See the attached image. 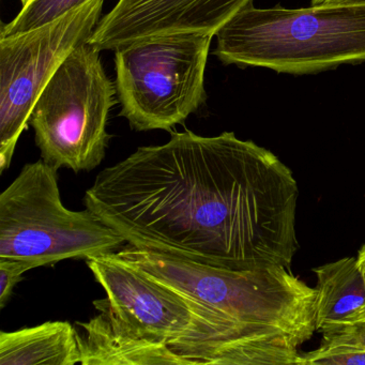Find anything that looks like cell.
<instances>
[{
  "instance_id": "1",
  "label": "cell",
  "mask_w": 365,
  "mask_h": 365,
  "mask_svg": "<svg viewBox=\"0 0 365 365\" xmlns=\"http://www.w3.org/2000/svg\"><path fill=\"white\" fill-rule=\"evenodd\" d=\"M298 198L272 151L185 131L100 172L84 204L130 247L243 271L290 268Z\"/></svg>"
},
{
  "instance_id": "2",
  "label": "cell",
  "mask_w": 365,
  "mask_h": 365,
  "mask_svg": "<svg viewBox=\"0 0 365 365\" xmlns=\"http://www.w3.org/2000/svg\"><path fill=\"white\" fill-rule=\"evenodd\" d=\"M123 262L221 318L238 341V365H298L316 330V289L285 267L230 270L138 247Z\"/></svg>"
},
{
  "instance_id": "3",
  "label": "cell",
  "mask_w": 365,
  "mask_h": 365,
  "mask_svg": "<svg viewBox=\"0 0 365 365\" xmlns=\"http://www.w3.org/2000/svg\"><path fill=\"white\" fill-rule=\"evenodd\" d=\"M224 65L304 76L365 63V4L288 9L253 3L215 34Z\"/></svg>"
},
{
  "instance_id": "4",
  "label": "cell",
  "mask_w": 365,
  "mask_h": 365,
  "mask_svg": "<svg viewBox=\"0 0 365 365\" xmlns=\"http://www.w3.org/2000/svg\"><path fill=\"white\" fill-rule=\"evenodd\" d=\"M125 243L88 209L63 206L57 170L42 159L26 164L0 194V258L35 269L114 253Z\"/></svg>"
},
{
  "instance_id": "5",
  "label": "cell",
  "mask_w": 365,
  "mask_h": 365,
  "mask_svg": "<svg viewBox=\"0 0 365 365\" xmlns=\"http://www.w3.org/2000/svg\"><path fill=\"white\" fill-rule=\"evenodd\" d=\"M213 35L168 34L115 51L120 115L136 131L183 123L206 101L205 71Z\"/></svg>"
},
{
  "instance_id": "6",
  "label": "cell",
  "mask_w": 365,
  "mask_h": 365,
  "mask_svg": "<svg viewBox=\"0 0 365 365\" xmlns=\"http://www.w3.org/2000/svg\"><path fill=\"white\" fill-rule=\"evenodd\" d=\"M81 44L55 72L38 98L29 123L46 164L74 173L91 172L106 158L108 113L116 89L99 53Z\"/></svg>"
},
{
  "instance_id": "7",
  "label": "cell",
  "mask_w": 365,
  "mask_h": 365,
  "mask_svg": "<svg viewBox=\"0 0 365 365\" xmlns=\"http://www.w3.org/2000/svg\"><path fill=\"white\" fill-rule=\"evenodd\" d=\"M104 0H89L54 22L0 37V173L9 168L38 98L100 22Z\"/></svg>"
},
{
  "instance_id": "8",
  "label": "cell",
  "mask_w": 365,
  "mask_h": 365,
  "mask_svg": "<svg viewBox=\"0 0 365 365\" xmlns=\"http://www.w3.org/2000/svg\"><path fill=\"white\" fill-rule=\"evenodd\" d=\"M253 0H118L87 43L99 51L168 34L217 31Z\"/></svg>"
},
{
  "instance_id": "9",
  "label": "cell",
  "mask_w": 365,
  "mask_h": 365,
  "mask_svg": "<svg viewBox=\"0 0 365 365\" xmlns=\"http://www.w3.org/2000/svg\"><path fill=\"white\" fill-rule=\"evenodd\" d=\"M99 311L87 322H76L83 365H197L177 354L170 345L143 336L123 324L104 303L93 301Z\"/></svg>"
},
{
  "instance_id": "10",
  "label": "cell",
  "mask_w": 365,
  "mask_h": 365,
  "mask_svg": "<svg viewBox=\"0 0 365 365\" xmlns=\"http://www.w3.org/2000/svg\"><path fill=\"white\" fill-rule=\"evenodd\" d=\"M316 330L324 334L365 320V279L356 257H344L313 269Z\"/></svg>"
},
{
  "instance_id": "11",
  "label": "cell",
  "mask_w": 365,
  "mask_h": 365,
  "mask_svg": "<svg viewBox=\"0 0 365 365\" xmlns=\"http://www.w3.org/2000/svg\"><path fill=\"white\" fill-rule=\"evenodd\" d=\"M78 331L68 322L0 332V365L80 364Z\"/></svg>"
},
{
  "instance_id": "12",
  "label": "cell",
  "mask_w": 365,
  "mask_h": 365,
  "mask_svg": "<svg viewBox=\"0 0 365 365\" xmlns=\"http://www.w3.org/2000/svg\"><path fill=\"white\" fill-rule=\"evenodd\" d=\"M89 0H31L9 24H3L0 37L20 35L54 22Z\"/></svg>"
},
{
  "instance_id": "13",
  "label": "cell",
  "mask_w": 365,
  "mask_h": 365,
  "mask_svg": "<svg viewBox=\"0 0 365 365\" xmlns=\"http://www.w3.org/2000/svg\"><path fill=\"white\" fill-rule=\"evenodd\" d=\"M298 365H365V349L322 341L317 349L301 354Z\"/></svg>"
},
{
  "instance_id": "14",
  "label": "cell",
  "mask_w": 365,
  "mask_h": 365,
  "mask_svg": "<svg viewBox=\"0 0 365 365\" xmlns=\"http://www.w3.org/2000/svg\"><path fill=\"white\" fill-rule=\"evenodd\" d=\"M33 267L22 260L0 258V307L9 302L14 288L22 281V275Z\"/></svg>"
},
{
  "instance_id": "15",
  "label": "cell",
  "mask_w": 365,
  "mask_h": 365,
  "mask_svg": "<svg viewBox=\"0 0 365 365\" xmlns=\"http://www.w3.org/2000/svg\"><path fill=\"white\" fill-rule=\"evenodd\" d=\"M322 336V341L324 343L365 349V320L351 326L344 327Z\"/></svg>"
},
{
  "instance_id": "16",
  "label": "cell",
  "mask_w": 365,
  "mask_h": 365,
  "mask_svg": "<svg viewBox=\"0 0 365 365\" xmlns=\"http://www.w3.org/2000/svg\"><path fill=\"white\" fill-rule=\"evenodd\" d=\"M365 4V0H312V5H354Z\"/></svg>"
},
{
  "instance_id": "17",
  "label": "cell",
  "mask_w": 365,
  "mask_h": 365,
  "mask_svg": "<svg viewBox=\"0 0 365 365\" xmlns=\"http://www.w3.org/2000/svg\"><path fill=\"white\" fill-rule=\"evenodd\" d=\"M356 259L359 269H360L361 273H362L363 277L365 279V245H363L362 247H361Z\"/></svg>"
},
{
  "instance_id": "18",
  "label": "cell",
  "mask_w": 365,
  "mask_h": 365,
  "mask_svg": "<svg viewBox=\"0 0 365 365\" xmlns=\"http://www.w3.org/2000/svg\"><path fill=\"white\" fill-rule=\"evenodd\" d=\"M21 1H22L23 7H25V6H27L31 3V0H21Z\"/></svg>"
}]
</instances>
